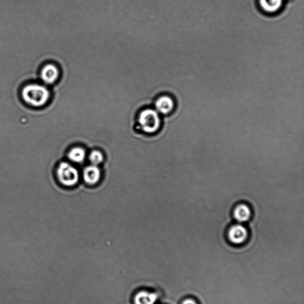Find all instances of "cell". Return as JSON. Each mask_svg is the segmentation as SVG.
<instances>
[{
	"label": "cell",
	"mask_w": 304,
	"mask_h": 304,
	"mask_svg": "<svg viewBox=\"0 0 304 304\" xmlns=\"http://www.w3.org/2000/svg\"><path fill=\"white\" fill-rule=\"evenodd\" d=\"M22 98L29 106L40 108L49 101L50 93L46 87L37 83L26 85L22 90Z\"/></svg>",
	"instance_id": "cell-1"
},
{
	"label": "cell",
	"mask_w": 304,
	"mask_h": 304,
	"mask_svg": "<svg viewBox=\"0 0 304 304\" xmlns=\"http://www.w3.org/2000/svg\"><path fill=\"white\" fill-rule=\"evenodd\" d=\"M138 122L142 130L147 133H153L161 126V119L157 111L151 109L144 110L138 118Z\"/></svg>",
	"instance_id": "cell-2"
},
{
	"label": "cell",
	"mask_w": 304,
	"mask_h": 304,
	"mask_svg": "<svg viewBox=\"0 0 304 304\" xmlns=\"http://www.w3.org/2000/svg\"><path fill=\"white\" fill-rule=\"evenodd\" d=\"M57 176L60 183L67 186L76 185L79 180V174L76 168L67 162H62L59 165Z\"/></svg>",
	"instance_id": "cell-3"
},
{
	"label": "cell",
	"mask_w": 304,
	"mask_h": 304,
	"mask_svg": "<svg viewBox=\"0 0 304 304\" xmlns=\"http://www.w3.org/2000/svg\"><path fill=\"white\" fill-rule=\"evenodd\" d=\"M248 236L247 229L240 223L231 226L227 232L229 242L234 245L243 244L247 241Z\"/></svg>",
	"instance_id": "cell-4"
},
{
	"label": "cell",
	"mask_w": 304,
	"mask_h": 304,
	"mask_svg": "<svg viewBox=\"0 0 304 304\" xmlns=\"http://www.w3.org/2000/svg\"><path fill=\"white\" fill-rule=\"evenodd\" d=\"M233 216L236 221L240 224L248 222L251 218V209L245 203L237 204L234 209Z\"/></svg>",
	"instance_id": "cell-5"
},
{
	"label": "cell",
	"mask_w": 304,
	"mask_h": 304,
	"mask_svg": "<svg viewBox=\"0 0 304 304\" xmlns=\"http://www.w3.org/2000/svg\"><path fill=\"white\" fill-rule=\"evenodd\" d=\"M59 76L58 68L55 65L48 64L44 66L41 72L42 80L45 83L51 85L55 83Z\"/></svg>",
	"instance_id": "cell-6"
},
{
	"label": "cell",
	"mask_w": 304,
	"mask_h": 304,
	"mask_svg": "<svg viewBox=\"0 0 304 304\" xmlns=\"http://www.w3.org/2000/svg\"><path fill=\"white\" fill-rule=\"evenodd\" d=\"M158 300V294L146 290H141L134 295V304H155Z\"/></svg>",
	"instance_id": "cell-7"
},
{
	"label": "cell",
	"mask_w": 304,
	"mask_h": 304,
	"mask_svg": "<svg viewBox=\"0 0 304 304\" xmlns=\"http://www.w3.org/2000/svg\"><path fill=\"white\" fill-rule=\"evenodd\" d=\"M83 177L85 182L88 184H96L100 180V169L96 165H90L84 170Z\"/></svg>",
	"instance_id": "cell-8"
},
{
	"label": "cell",
	"mask_w": 304,
	"mask_h": 304,
	"mask_svg": "<svg viewBox=\"0 0 304 304\" xmlns=\"http://www.w3.org/2000/svg\"><path fill=\"white\" fill-rule=\"evenodd\" d=\"M284 0H259V5L265 13L274 14L281 10Z\"/></svg>",
	"instance_id": "cell-9"
},
{
	"label": "cell",
	"mask_w": 304,
	"mask_h": 304,
	"mask_svg": "<svg viewBox=\"0 0 304 304\" xmlns=\"http://www.w3.org/2000/svg\"><path fill=\"white\" fill-rule=\"evenodd\" d=\"M155 105L158 112L165 115L172 112L175 103L173 99L170 96H164L158 99Z\"/></svg>",
	"instance_id": "cell-10"
},
{
	"label": "cell",
	"mask_w": 304,
	"mask_h": 304,
	"mask_svg": "<svg viewBox=\"0 0 304 304\" xmlns=\"http://www.w3.org/2000/svg\"><path fill=\"white\" fill-rule=\"evenodd\" d=\"M69 159L75 163H82L86 158V151L85 149L80 147H75L70 150L68 153Z\"/></svg>",
	"instance_id": "cell-11"
},
{
	"label": "cell",
	"mask_w": 304,
	"mask_h": 304,
	"mask_svg": "<svg viewBox=\"0 0 304 304\" xmlns=\"http://www.w3.org/2000/svg\"><path fill=\"white\" fill-rule=\"evenodd\" d=\"M89 158L92 165L98 166V165L101 164L102 162H103L104 155L101 152L95 150H93V151L90 153Z\"/></svg>",
	"instance_id": "cell-12"
},
{
	"label": "cell",
	"mask_w": 304,
	"mask_h": 304,
	"mask_svg": "<svg viewBox=\"0 0 304 304\" xmlns=\"http://www.w3.org/2000/svg\"><path fill=\"white\" fill-rule=\"evenodd\" d=\"M181 304H198L194 299L192 298H187V299H185L182 301Z\"/></svg>",
	"instance_id": "cell-13"
}]
</instances>
